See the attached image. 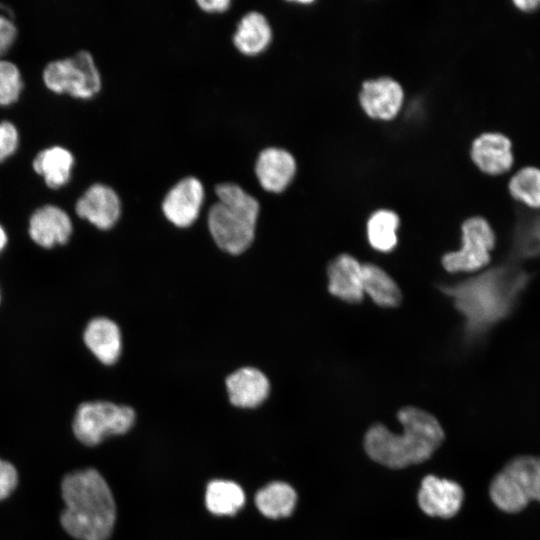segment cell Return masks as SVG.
Segmentation results:
<instances>
[{"label": "cell", "instance_id": "cell-18", "mask_svg": "<svg viewBox=\"0 0 540 540\" xmlns=\"http://www.w3.org/2000/svg\"><path fill=\"white\" fill-rule=\"evenodd\" d=\"M328 291L334 297L355 304L364 298L362 264L352 255L343 253L330 261L327 268Z\"/></svg>", "mask_w": 540, "mask_h": 540}, {"label": "cell", "instance_id": "cell-2", "mask_svg": "<svg viewBox=\"0 0 540 540\" xmlns=\"http://www.w3.org/2000/svg\"><path fill=\"white\" fill-rule=\"evenodd\" d=\"M63 529L78 540H108L116 521V505L104 477L93 468L76 470L61 482Z\"/></svg>", "mask_w": 540, "mask_h": 540}, {"label": "cell", "instance_id": "cell-16", "mask_svg": "<svg viewBox=\"0 0 540 540\" xmlns=\"http://www.w3.org/2000/svg\"><path fill=\"white\" fill-rule=\"evenodd\" d=\"M470 154L473 163L488 175L506 173L514 163L512 142L499 132H485L476 137Z\"/></svg>", "mask_w": 540, "mask_h": 540}, {"label": "cell", "instance_id": "cell-14", "mask_svg": "<svg viewBox=\"0 0 540 540\" xmlns=\"http://www.w3.org/2000/svg\"><path fill=\"white\" fill-rule=\"evenodd\" d=\"M464 500L462 487L451 480L427 475L421 482L418 504L429 516L450 518L457 514Z\"/></svg>", "mask_w": 540, "mask_h": 540}, {"label": "cell", "instance_id": "cell-22", "mask_svg": "<svg viewBox=\"0 0 540 540\" xmlns=\"http://www.w3.org/2000/svg\"><path fill=\"white\" fill-rule=\"evenodd\" d=\"M295 490L285 482H272L255 495L258 510L266 517L277 519L289 516L296 505Z\"/></svg>", "mask_w": 540, "mask_h": 540}, {"label": "cell", "instance_id": "cell-29", "mask_svg": "<svg viewBox=\"0 0 540 540\" xmlns=\"http://www.w3.org/2000/svg\"><path fill=\"white\" fill-rule=\"evenodd\" d=\"M18 484V472L13 464L0 458V501L15 490Z\"/></svg>", "mask_w": 540, "mask_h": 540}, {"label": "cell", "instance_id": "cell-10", "mask_svg": "<svg viewBox=\"0 0 540 540\" xmlns=\"http://www.w3.org/2000/svg\"><path fill=\"white\" fill-rule=\"evenodd\" d=\"M75 212L99 230L112 229L120 220L122 203L118 193L110 186L94 183L75 203Z\"/></svg>", "mask_w": 540, "mask_h": 540}, {"label": "cell", "instance_id": "cell-20", "mask_svg": "<svg viewBox=\"0 0 540 540\" xmlns=\"http://www.w3.org/2000/svg\"><path fill=\"white\" fill-rule=\"evenodd\" d=\"M75 158L62 146H52L37 153L32 166L34 171L43 177L47 187L57 190L71 179Z\"/></svg>", "mask_w": 540, "mask_h": 540}, {"label": "cell", "instance_id": "cell-32", "mask_svg": "<svg viewBox=\"0 0 540 540\" xmlns=\"http://www.w3.org/2000/svg\"><path fill=\"white\" fill-rule=\"evenodd\" d=\"M513 4L523 12H533L540 8V0H515Z\"/></svg>", "mask_w": 540, "mask_h": 540}, {"label": "cell", "instance_id": "cell-25", "mask_svg": "<svg viewBox=\"0 0 540 540\" xmlns=\"http://www.w3.org/2000/svg\"><path fill=\"white\" fill-rule=\"evenodd\" d=\"M510 195L524 205L540 208V168L525 166L515 172L508 182Z\"/></svg>", "mask_w": 540, "mask_h": 540}, {"label": "cell", "instance_id": "cell-1", "mask_svg": "<svg viewBox=\"0 0 540 540\" xmlns=\"http://www.w3.org/2000/svg\"><path fill=\"white\" fill-rule=\"evenodd\" d=\"M528 275L515 267H497L462 282L441 286L463 315L471 335L486 331L511 310Z\"/></svg>", "mask_w": 540, "mask_h": 540}, {"label": "cell", "instance_id": "cell-3", "mask_svg": "<svg viewBox=\"0 0 540 540\" xmlns=\"http://www.w3.org/2000/svg\"><path fill=\"white\" fill-rule=\"evenodd\" d=\"M397 418L403 427L401 434L377 423L365 435L364 447L368 456L389 468H404L429 459L444 439L438 420L417 407H404Z\"/></svg>", "mask_w": 540, "mask_h": 540}, {"label": "cell", "instance_id": "cell-21", "mask_svg": "<svg viewBox=\"0 0 540 540\" xmlns=\"http://www.w3.org/2000/svg\"><path fill=\"white\" fill-rule=\"evenodd\" d=\"M362 283L364 295L381 307L392 308L401 301L402 294L395 280L376 264H362Z\"/></svg>", "mask_w": 540, "mask_h": 540}, {"label": "cell", "instance_id": "cell-17", "mask_svg": "<svg viewBox=\"0 0 540 540\" xmlns=\"http://www.w3.org/2000/svg\"><path fill=\"white\" fill-rule=\"evenodd\" d=\"M83 342L101 364L114 365L122 354L123 340L119 325L105 316L92 318L83 331Z\"/></svg>", "mask_w": 540, "mask_h": 540}, {"label": "cell", "instance_id": "cell-24", "mask_svg": "<svg viewBox=\"0 0 540 540\" xmlns=\"http://www.w3.org/2000/svg\"><path fill=\"white\" fill-rule=\"evenodd\" d=\"M205 503L211 513L231 516L244 505L245 494L242 488L233 481L213 480L207 485Z\"/></svg>", "mask_w": 540, "mask_h": 540}, {"label": "cell", "instance_id": "cell-15", "mask_svg": "<svg viewBox=\"0 0 540 540\" xmlns=\"http://www.w3.org/2000/svg\"><path fill=\"white\" fill-rule=\"evenodd\" d=\"M230 403L239 408H256L269 396L271 385L266 374L253 366H243L225 379Z\"/></svg>", "mask_w": 540, "mask_h": 540}, {"label": "cell", "instance_id": "cell-7", "mask_svg": "<svg viewBox=\"0 0 540 540\" xmlns=\"http://www.w3.org/2000/svg\"><path fill=\"white\" fill-rule=\"evenodd\" d=\"M42 77L50 91L82 100L93 98L102 88L99 69L91 53L86 50L49 62Z\"/></svg>", "mask_w": 540, "mask_h": 540}, {"label": "cell", "instance_id": "cell-11", "mask_svg": "<svg viewBox=\"0 0 540 540\" xmlns=\"http://www.w3.org/2000/svg\"><path fill=\"white\" fill-rule=\"evenodd\" d=\"M72 232L70 216L56 205L41 206L29 218L28 234L31 240L45 249L66 244Z\"/></svg>", "mask_w": 540, "mask_h": 540}, {"label": "cell", "instance_id": "cell-26", "mask_svg": "<svg viewBox=\"0 0 540 540\" xmlns=\"http://www.w3.org/2000/svg\"><path fill=\"white\" fill-rule=\"evenodd\" d=\"M23 89L20 70L11 61L0 60V106L15 103Z\"/></svg>", "mask_w": 540, "mask_h": 540}, {"label": "cell", "instance_id": "cell-23", "mask_svg": "<svg viewBox=\"0 0 540 540\" xmlns=\"http://www.w3.org/2000/svg\"><path fill=\"white\" fill-rule=\"evenodd\" d=\"M399 216L392 210L379 209L368 219L367 239L370 246L381 253L391 252L398 243Z\"/></svg>", "mask_w": 540, "mask_h": 540}, {"label": "cell", "instance_id": "cell-13", "mask_svg": "<svg viewBox=\"0 0 540 540\" xmlns=\"http://www.w3.org/2000/svg\"><path fill=\"white\" fill-rule=\"evenodd\" d=\"M404 99L401 85L392 78L381 77L363 82L359 101L363 111L373 119L392 120Z\"/></svg>", "mask_w": 540, "mask_h": 540}, {"label": "cell", "instance_id": "cell-4", "mask_svg": "<svg viewBox=\"0 0 540 540\" xmlns=\"http://www.w3.org/2000/svg\"><path fill=\"white\" fill-rule=\"evenodd\" d=\"M217 202L207 213V227L215 245L230 255H240L251 247L260 214L258 200L239 184L216 185Z\"/></svg>", "mask_w": 540, "mask_h": 540}, {"label": "cell", "instance_id": "cell-9", "mask_svg": "<svg viewBox=\"0 0 540 540\" xmlns=\"http://www.w3.org/2000/svg\"><path fill=\"white\" fill-rule=\"evenodd\" d=\"M205 199L200 179L186 176L177 181L165 194L161 210L166 220L177 228L192 226L199 218Z\"/></svg>", "mask_w": 540, "mask_h": 540}, {"label": "cell", "instance_id": "cell-5", "mask_svg": "<svg viewBox=\"0 0 540 540\" xmlns=\"http://www.w3.org/2000/svg\"><path fill=\"white\" fill-rule=\"evenodd\" d=\"M489 493L493 503L507 513L522 511L532 500L540 502V457L513 458L493 478Z\"/></svg>", "mask_w": 540, "mask_h": 540}, {"label": "cell", "instance_id": "cell-6", "mask_svg": "<svg viewBox=\"0 0 540 540\" xmlns=\"http://www.w3.org/2000/svg\"><path fill=\"white\" fill-rule=\"evenodd\" d=\"M135 411L109 401H87L75 411L72 430L86 446H95L106 437L128 432L135 423Z\"/></svg>", "mask_w": 540, "mask_h": 540}, {"label": "cell", "instance_id": "cell-27", "mask_svg": "<svg viewBox=\"0 0 540 540\" xmlns=\"http://www.w3.org/2000/svg\"><path fill=\"white\" fill-rule=\"evenodd\" d=\"M517 235V245L521 252L528 255L540 252V214L522 221Z\"/></svg>", "mask_w": 540, "mask_h": 540}, {"label": "cell", "instance_id": "cell-8", "mask_svg": "<svg viewBox=\"0 0 540 540\" xmlns=\"http://www.w3.org/2000/svg\"><path fill=\"white\" fill-rule=\"evenodd\" d=\"M462 245L443 255L441 263L450 273L475 272L490 260L495 234L489 222L480 216L470 217L461 226Z\"/></svg>", "mask_w": 540, "mask_h": 540}, {"label": "cell", "instance_id": "cell-34", "mask_svg": "<svg viewBox=\"0 0 540 540\" xmlns=\"http://www.w3.org/2000/svg\"><path fill=\"white\" fill-rule=\"evenodd\" d=\"M0 303H1V290H0Z\"/></svg>", "mask_w": 540, "mask_h": 540}, {"label": "cell", "instance_id": "cell-19", "mask_svg": "<svg viewBox=\"0 0 540 540\" xmlns=\"http://www.w3.org/2000/svg\"><path fill=\"white\" fill-rule=\"evenodd\" d=\"M272 27L264 14L250 11L236 25L232 36L234 47L245 56H256L271 44Z\"/></svg>", "mask_w": 540, "mask_h": 540}, {"label": "cell", "instance_id": "cell-31", "mask_svg": "<svg viewBox=\"0 0 540 540\" xmlns=\"http://www.w3.org/2000/svg\"><path fill=\"white\" fill-rule=\"evenodd\" d=\"M196 4L206 13L218 14L228 10L232 3L229 0H197Z\"/></svg>", "mask_w": 540, "mask_h": 540}, {"label": "cell", "instance_id": "cell-30", "mask_svg": "<svg viewBox=\"0 0 540 540\" xmlns=\"http://www.w3.org/2000/svg\"><path fill=\"white\" fill-rule=\"evenodd\" d=\"M17 37L14 23L7 17L0 15V57L8 52Z\"/></svg>", "mask_w": 540, "mask_h": 540}, {"label": "cell", "instance_id": "cell-33", "mask_svg": "<svg viewBox=\"0 0 540 540\" xmlns=\"http://www.w3.org/2000/svg\"><path fill=\"white\" fill-rule=\"evenodd\" d=\"M8 244V235L2 224H0V254L4 251Z\"/></svg>", "mask_w": 540, "mask_h": 540}, {"label": "cell", "instance_id": "cell-28", "mask_svg": "<svg viewBox=\"0 0 540 540\" xmlns=\"http://www.w3.org/2000/svg\"><path fill=\"white\" fill-rule=\"evenodd\" d=\"M19 145V133L9 121L0 122V163L12 156Z\"/></svg>", "mask_w": 540, "mask_h": 540}, {"label": "cell", "instance_id": "cell-12", "mask_svg": "<svg viewBox=\"0 0 540 540\" xmlns=\"http://www.w3.org/2000/svg\"><path fill=\"white\" fill-rule=\"evenodd\" d=\"M297 171L294 156L280 147H267L256 158L254 172L259 185L267 192L281 193L293 181Z\"/></svg>", "mask_w": 540, "mask_h": 540}]
</instances>
